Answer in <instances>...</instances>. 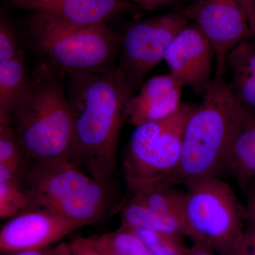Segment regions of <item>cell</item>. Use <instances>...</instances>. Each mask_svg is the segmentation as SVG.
<instances>
[{
  "instance_id": "1f68e13d",
  "label": "cell",
  "mask_w": 255,
  "mask_h": 255,
  "mask_svg": "<svg viewBox=\"0 0 255 255\" xmlns=\"http://www.w3.org/2000/svg\"><path fill=\"white\" fill-rule=\"evenodd\" d=\"M4 255H14V253H5V254H3Z\"/></svg>"
},
{
  "instance_id": "ba28073f",
  "label": "cell",
  "mask_w": 255,
  "mask_h": 255,
  "mask_svg": "<svg viewBox=\"0 0 255 255\" xmlns=\"http://www.w3.org/2000/svg\"><path fill=\"white\" fill-rule=\"evenodd\" d=\"M189 23L182 6L138 21L123 33L116 70L134 95L149 73L164 60L169 45Z\"/></svg>"
},
{
  "instance_id": "7c38bea8",
  "label": "cell",
  "mask_w": 255,
  "mask_h": 255,
  "mask_svg": "<svg viewBox=\"0 0 255 255\" xmlns=\"http://www.w3.org/2000/svg\"><path fill=\"white\" fill-rule=\"evenodd\" d=\"M9 3L18 9L77 25L107 23L142 11L128 0H11Z\"/></svg>"
},
{
  "instance_id": "9c48e42d",
  "label": "cell",
  "mask_w": 255,
  "mask_h": 255,
  "mask_svg": "<svg viewBox=\"0 0 255 255\" xmlns=\"http://www.w3.org/2000/svg\"><path fill=\"white\" fill-rule=\"evenodd\" d=\"M184 9L189 21L214 48L215 77L224 78L227 55L242 42L251 40L248 15L241 0H196Z\"/></svg>"
},
{
  "instance_id": "836d02e7",
  "label": "cell",
  "mask_w": 255,
  "mask_h": 255,
  "mask_svg": "<svg viewBox=\"0 0 255 255\" xmlns=\"http://www.w3.org/2000/svg\"><path fill=\"white\" fill-rule=\"evenodd\" d=\"M3 1H11V0H3Z\"/></svg>"
},
{
  "instance_id": "30bf717a",
  "label": "cell",
  "mask_w": 255,
  "mask_h": 255,
  "mask_svg": "<svg viewBox=\"0 0 255 255\" xmlns=\"http://www.w3.org/2000/svg\"><path fill=\"white\" fill-rule=\"evenodd\" d=\"M171 75L184 88L204 97L213 79L214 48L195 23H189L174 38L164 56Z\"/></svg>"
},
{
  "instance_id": "f546056e",
  "label": "cell",
  "mask_w": 255,
  "mask_h": 255,
  "mask_svg": "<svg viewBox=\"0 0 255 255\" xmlns=\"http://www.w3.org/2000/svg\"><path fill=\"white\" fill-rule=\"evenodd\" d=\"M249 22L250 33H251V40L255 42V0L253 1V8L251 14L248 18Z\"/></svg>"
},
{
  "instance_id": "f1b7e54d",
  "label": "cell",
  "mask_w": 255,
  "mask_h": 255,
  "mask_svg": "<svg viewBox=\"0 0 255 255\" xmlns=\"http://www.w3.org/2000/svg\"><path fill=\"white\" fill-rule=\"evenodd\" d=\"M50 255H72L69 243H60L51 248Z\"/></svg>"
},
{
  "instance_id": "603a6c76",
  "label": "cell",
  "mask_w": 255,
  "mask_h": 255,
  "mask_svg": "<svg viewBox=\"0 0 255 255\" xmlns=\"http://www.w3.org/2000/svg\"><path fill=\"white\" fill-rule=\"evenodd\" d=\"M23 56L20 37L14 24L2 11L0 16V61Z\"/></svg>"
},
{
  "instance_id": "ffe728a7",
  "label": "cell",
  "mask_w": 255,
  "mask_h": 255,
  "mask_svg": "<svg viewBox=\"0 0 255 255\" xmlns=\"http://www.w3.org/2000/svg\"><path fill=\"white\" fill-rule=\"evenodd\" d=\"M27 197L18 179L0 182V218L11 219L27 209Z\"/></svg>"
},
{
  "instance_id": "5bb4252c",
  "label": "cell",
  "mask_w": 255,
  "mask_h": 255,
  "mask_svg": "<svg viewBox=\"0 0 255 255\" xmlns=\"http://www.w3.org/2000/svg\"><path fill=\"white\" fill-rule=\"evenodd\" d=\"M231 92L245 109L255 112V42H242L226 58Z\"/></svg>"
},
{
  "instance_id": "e0dca14e",
  "label": "cell",
  "mask_w": 255,
  "mask_h": 255,
  "mask_svg": "<svg viewBox=\"0 0 255 255\" xmlns=\"http://www.w3.org/2000/svg\"><path fill=\"white\" fill-rule=\"evenodd\" d=\"M121 226L131 230H150L177 236L186 235L185 228L181 220L132 199L122 211Z\"/></svg>"
},
{
  "instance_id": "d4e9b609",
  "label": "cell",
  "mask_w": 255,
  "mask_h": 255,
  "mask_svg": "<svg viewBox=\"0 0 255 255\" xmlns=\"http://www.w3.org/2000/svg\"><path fill=\"white\" fill-rule=\"evenodd\" d=\"M231 255H255V228L247 226Z\"/></svg>"
},
{
  "instance_id": "44dd1931",
  "label": "cell",
  "mask_w": 255,
  "mask_h": 255,
  "mask_svg": "<svg viewBox=\"0 0 255 255\" xmlns=\"http://www.w3.org/2000/svg\"><path fill=\"white\" fill-rule=\"evenodd\" d=\"M133 231L148 247L152 255H187L189 251L180 243V236L150 230Z\"/></svg>"
},
{
  "instance_id": "e575fe53",
  "label": "cell",
  "mask_w": 255,
  "mask_h": 255,
  "mask_svg": "<svg viewBox=\"0 0 255 255\" xmlns=\"http://www.w3.org/2000/svg\"><path fill=\"white\" fill-rule=\"evenodd\" d=\"M253 1H254V0H253Z\"/></svg>"
},
{
  "instance_id": "7402d4cb",
  "label": "cell",
  "mask_w": 255,
  "mask_h": 255,
  "mask_svg": "<svg viewBox=\"0 0 255 255\" xmlns=\"http://www.w3.org/2000/svg\"><path fill=\"white\" fill-rule=\"evenodd\" d=\"M26 155L14 128L9 122H0V162L22 166Z\"/></svg>"
},
{
  "instance_id": "9a60e30c",
  "label": "cell",
  "mask_w": 255,
  "mask_h": 255,
  "mask_svg": "<svg viewBox=\"0 0 255 255\" xmlns=\"http://www.w3.org/2000/svg\"><path fill=\"white\" fill-rule=\"evenodd\" d=\"M223 166L230 169L241 189L255 179V112L243 124L225 156Z\"/></svg>"
},
{
  "instance_id": "5b68a950",
  "label": "cell",
  "mask_w": 255,
  "mask_h": 255,
  "mask_svg": "<svg viewBox=\"0 0 255 255\" xmlns=\"http://www.w3.org/2000/svg\"><path fill=\"white\" fill-rule=\"evenodd\" d=\"M21 187L27 197V209L87 226L98 221L110 205V187L79 169L70 158L35 162Z\"/></svg>"
},
{
  "instance_id": "4316f807",
  "label": "cell",
  "mask_w": 255,
  "mask_h": 255,
  "mask_svg": "<svg viewBox=\"0 0 255 255\" xmlns=\"http://www.w3.org/2000/svg\"><path fill=\"white\" fill-rule=\"evenodd\" d=\"M243 214L247 226L255 228V186L253 185L246 204L243 206Z\"/></svg>"
},
{
  "instance_id": "4dcf8cb0",
  "label": "cell",
  "mask_w": 255,
  "mask_h": 255,
  "mask_svg": "<svg viewBox=\"0 0 255 255\" xmlns=\"http://www.w3.org/2000/svg\"><path fill=\"white\" fill-rule=\"evenodd\" d=\"M243 8L246 10L248 17L249 18L253 8V0H241Z\"/></svg>"
},
{
  "instance_id": "83f0119b",
  "label": "cell",
  "mask_w": 255,
  "mask_h": 255,
  "mask_svg": "<svg viewBox=\"0 0 255 255\" xmlns=\"http://www.w3.org/2000/svg\"><path fill=\"white\" fill-rule=\"evenodd\" d=\"M196 244V246L188 251L187 255H215L212 250L207 247L198 243Z\"/></svg>"
},
{
  "instance_id": "6da1fadb",
  "label": "cell",
  "mask_w": 255,
  "mask_h": 255,
  "mask_svg": "<svg viewBox=\"0 0 255 255\" xmlns=\"http://www.w3.org/2000/svg\"><path fill=\"white\" fill-rule=\"evenodd\" d=\"M65 85L73 120L72 158L78 159L89 174L111 187L119 135L134 95L116 67L70 74Z\"/></svg>"
},
{
  "instance_id": "d6986e66",
  "label": "cell",
  "mask_w": 255,
  "mask_h": 255,
  "mask_svg": "<svg viewBox=\"0 0 255 255\" xmlns=\"http://www.w3.org/2000/svg\"><path fill=\"white\" fill-rule=\"evenodd\" d=\"M107 255H152L133 230L120 226L117 231L93 237Z\"/></svg>"
},
{
  "instance_id": "4fadbf2b",
  "label": "cell",
  "mask_w": 255,
  "mask_h": 255,
  "mask_svg": "<svg viewBox=\"0 0 255 255\" xmlns=\"http://www.w3.org/2000/svg\"><path fill=\"white\" fill-rule=\"evenodd\" d=\"M182 89L170 73L149 79L129 102L127 111L129 123L135 127L173 115L182 105Z\"/></svg>"
},
{
  "instance_id": "8992f818",
  "label": "cell",
  "mask_w": 255,
  "mask_h": 255,
  "mask_svg": "<svg viewBox=\"0 0 255 255\" xmlns=\"http://www.w3.org/2000/svg\"><path fill=\"white\" fill-rule=\"evenodd\" d=\"M196 105L182 102L171 117L135 127L124 167L132 194L164 184L177 170L188 119Z\"/></svg>"
},
{
  "instance_id": "2e32d148",
  "label": "cell",
  "mask_w": 255,
  "mask_h": 255,
  "mask_svg": "<svg viewBox=\"0 0 255 255\" xmlns=\"http://www.w3.org/2000/svg\"><path fill=\"white\" fill-rule=\"evenodd\" d=\"M30 80L23 56L0 61V122H11Z\"/></svg>"
},
{
  "instance_id": "484cf974",
  "label": "cell",
  "mask_w": 255,
  "mask_h": 255,
  "mask_svg": "<svg viewBox=\"0 0 255 255\" xmlns=\"http://www.w3.org/2000/svg\"><path fill=\"white\" fill-rule=\"evenodd\" d=\"M137 5L142 11H152L161 7H182L185 0H128Z\"/></svg>"
},
{
  "instance_id": "3957f363",
  "label": "cell",
  "mask_w": 255,
  "mask_h": 255,
  "mask_svg": "<svg viewBox=\"0 0 255 255\" xmlns=\"http://www.w3.org/2000/svg\"><path fill=\"white\" fill-rule=\"evenodd\" d=\"M64 75L38 60L11 123L34 162L72 158L73 120Z\"/></svg>"
},
{
  "instance_id": "cb8c5ba5",
  "label": "cell",
  "mask_w": 255,
  "mask_h": 255,
  "mask_svg": "<svg viewBox=\"0 0 255 255\" xmlns=\"http://www.w3.org/2000/svg\"><path fill=\"white\" fill-rule=\"evenodd\" d=\"M72 255H107L94 238L77 237L69 243Z\"/></svg>"
},
{
  "instance_id": "7a4b0ae2",
  "label": "cell",
  "mask_w": 255,
  "mask_h": 255,
  "mask_svg": "<svg viewBox=\"0 0 255 255\" xmlns=\"http://www.w3.org/2000/svg\"><path fill=\"white\" fill-rule=\"evenodd\" d=\"M253 113L240 104L225 78L214 77L188 119L179 165L164 184L175 186L214 176L233 138Z\"/></svg>"
},
{
  "instance_id": "ac0fdd59",
  "label": "cell",
  "mask_w": 255,
  "mask_h": 255,
  "mask_svg": "<svg viewBox=\"0 0 255 255\" xmlns=\"http://www.w3.org/2000/svg\"><path fill=\"white\" fill-rule=\"evenodd\" d=\"M131 199L177 218L184 223L186 192L176 189L174 186L165 184L151 186L134 193Z\"/></svg>"
},
{
  "instance_id": "277c9868",
  "label": "cell",
  "mask_w": 255,
  "mask_h": 255,
  "mask_svg": "<svg viewBox=\"0 0 255 255\" xmlns=\"http://www.w3.org/2000/svg\"><path fill=\"white\" fill-rule=\"evenodd\" d=\"M23 31L39 60L64 76L117 67L124 36L107 23L77 25L36 12L23 21Z\"/></svg>"
},
{
  "instance_id": "52a82bcc",
  "label": "cell",
  "mask_w": 255,
  "mask_h": 255,
  "mask_svg": "<svg viewBox=\"0 0 255 255\" xmlns=\"http://www.w3.org/2000/svg\"><path fill=\"white\" fill-rule=\"evenodd\" d=\"M184 185L186 235L221 255H232L245 230L243 206L232 189L215 176Z\"/></svg>"
},
{
  "instance_id": "d6a6232c",
  "label": "cell",
  "mask_w": 255,
  "mask_h": 255,
  "mask_svg": "<svg viewBox=\"0 0 255 255\" xmlns=\"http://www.w3.org/2000/svg\"><path fill=\"white\" fill-rule=\"evenodd\" d=\"M252 185L255 186V179L254 181H253V182L252 183Z\"/></svg>"
},
{
  "instance_id": "8fae6325",
  "label": "cell",
  "mask_w": 255,
  "mask_h": 255,
  "mask_svg": "<svg viewBox=\"0 0 255 255\" xmlns=\"http://www.w3.org/2000/svg\"><path fill=\"white\" fill-rule=\"evenodd\" d=\"M87 224L40 210L26 209L9 219L0 231L1 253L50 248Z\"/></svg>"
}]
</instances>
